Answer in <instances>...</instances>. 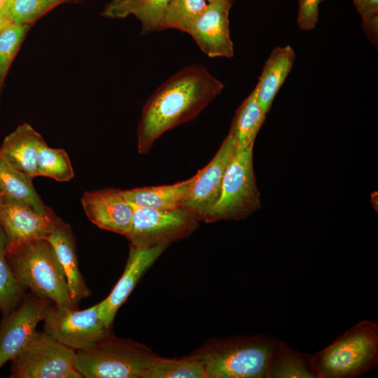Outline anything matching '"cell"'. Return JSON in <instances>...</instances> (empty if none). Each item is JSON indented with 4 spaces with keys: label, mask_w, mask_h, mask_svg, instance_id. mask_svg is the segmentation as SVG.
I'll list each match as a JSON object with an SVG mask.
<instances>
[{
    "label": "cell",
    "mask_w": 378,
    "mask_h": 378,
    "mask_svg": "<svg viewBox=\"0 0 378 378\" xmlns=\"http://www.w3.org/2000/svg\"><path fill=\"white\" fill-rule=\"evenodd\" d=\"M224 88L202 65L187 66L165 80L145 103L137 127V150L148 153L166 132L195 118Z\"/></svg>",
    "instance_id": "1"
},
{
    "label": "cell",
    "mask_w": 378,
    "mask_h": 378,
    "mask_svg": "<svg viewBox=\"0 0 378 378\" xmlns=\"http://www.w3.org/2000/svg\"><path fill=\"white\" fill-rule=\"evenodd\" d=\"M276 340L264 335L212 338L190 355L207 378H265Z\"/></svg>",
    "instance_id": "2"
},
{
    "label": "cell",
    "mask_w": 378,
    "mask_h": 378,
    "mask_svg": "<svg viewBox=\"0 0 378 378\" xmlns=\"http://www.w3.org/2000/svg\"><path fill=\"white\" fill-rule=\"evenodd\" d=\"M312 365L316 378H354L378 363V325L362 320L314 354Z\"/></svg>",
    "instance_id": "3"
},
{
    "label": "cell",
    "mask_w": 378,
    "mask_h": 378,
    "mask_svg": "<svg viewBox=\"0 0 378 378\" xmlns=\"http://www.w3.org/2000/svg\"><path fill=\"white\" fill-rule=\"evenodd\" d=\"M12 272L25 290L51 303L76 308L66 278L50 243L46 239L27 241L7 251Z\"/></svg>",
    "instance_id": "4"
},
{
    "label": "cell",
    "mask_w": 378,
    "mask_h": 378,
    "mask_svg": "<svg viewBox=\"0 0 378 378\" xmlns=\"http://www.w3.org/2000/svg\"><path fill=\"white\" fill-rule=\"evenodd\" d=\"M160 356L144 344L112 332L76 351V366L85 378H146Z\"/></svg>",
    "instance_id": "5"
},
{
    "label": "cell",
    "mask_w": 378,
    "mask_h": 378,
    "mask_svg": "<svg viewBox=\"0 0 378 378\" xmlns=\"http://www.w3.org/2000/svg\"><path fill=\"white\" fill-rule=\"evenodd\" d=\"M253 145L236 151L225 170L218 201L205 220H241L259 210L261 206L253 170Z\"/></svg>",
    "instance_id": "6"
},
{
    "label": "cell",
    "mask_w": 378,
    "mask_h": 378,
    "mask_svg": "<svg viewBox=\"0 0 378 378\" xmlns=\"http://www.w3.org/2000/svg\"><path fill=\"white\" fill-rule=\"evenodd\" d=\"M76 351L44 331H36L13 358L11 378H83L76 366Z\"/></svg>",
    "instance_id": "7"
},
{
    "label": "cell",
    "mask_w": 378,
    "mask_h": 378,
    "mask_svg": "<svg viewBox=\"0 0 378 378\" xmlns=\"http://www.w3.org/2000/svg\"><path fill=\"white\" fill-rule=\"evenodd\" d=\"M199 222L191 214L180 207L155 209L134 207L131 231L126 237L130 245L138 247H168L190 236Z\"/></svg>",
    "instance_id": "8"
},
{
    "label": "cell",
    "mask_w": 378,
    "mask_h": 378,
    "mask_svg": "<svg viewBox=\"0 0 378 378\" xmlns=\"http://www.w3.org/2000/svg\"><path fill=\"white\" fill-rule=\"evenodd\" d=\"M43 330L62 344L81 351L111 332L99 314V303L83 309L52 304L43 319Z\"/></svg>",
    "instance_id": "9"
},
{
    "label": "cell",
    "mask_w": 378,
    "mask_h": 378,
    "mask_svg": "<svg viewBox=\"0 0 378 378\" xmlns=\"http://www.w3.org/2000/svg\"><path fill=\"white\" fill-rule=\"evenodd\" d=\"M235 153L234 141L228 134L213 159L195 174L181 208L198 221L205 222L218 201L225 170Z\"/></svg>",
    "instance_id": "10"
},
{
    "label": "cell",
    "mask_w": 378,
    "mask_h": 378,
    "mask_svg": "<svg viewBox=\"0 0 378 378\" xmlns=\"http://www.w3.org/2000/svg\"><path fill=\"white\" fill-rule=\"evenodd\" d=\"M33 293L24 295L20 304L0 323V369L27 345L43 321L52 304Z\"/></svg>",
    "instance_id": "11"
},
{
    "label": "cell",
    "mask_w": 378,
    "mask_h": 378,
    "mask_svg": "<svg viewBox=\"0 0 378 378\" xmlns=\"http://www.w3.org/2000/svg\"><path fill=\"white\" fill-rule=\"evenodd\" d=\"M62 220L52 211L39 214L29 205L3 195L0 225L7 239V251L27 241L47 239Z\"/></svg>",
    "instance_id": "12"
},
{
    "label": "cell",
    "mask_w": 378,
    "mask_h": 378,
    "mask_svg": "<svg viewBox=\"0 0 378 378\" xmlns=\"http://www.w3.org/2000/svg\"><path fill=\"white\" fill-rule=\"evenodd\" d=\"M81 204L88 219L99 228L127 237L132 228L134 206L122 190L106 188L83 193Z\"/></svg>",
    "instance_id": "13"
},
{
    "label": "cell",
    "mask_w": 378,
    "mask_h": 378,
    "mask_svg": "<svg viewBox=\"0 0 378 378\" xmlns=\"http://www.w3.org/2000/svg\"><path fill=\"white\" fill-rule=\"evenodd\" d=\"M164 246H130L124 271L110 294L99 302V314L103 323L111 328L115 316L146 272L166 250Z\"/></svg>",
    "instance_id": "14"
},
{
    "label": "cell",
    "mask_w": 378,
    "mask_h": 378,
    "mask_svg": "<svg viewBox=\"0 0 378 378\" xmlns=\"http://www.w3.org/2000/svg\"><path fill=\"white\" fill-rule=\"evenodd\" d=\"M231 6L232 4L227 2L208 3L188 32L209 57L234 56L229 23Z\"/></svg>",
    "instance_id": "15"
},
{
    "label": "cell",
    "mask_w": 378,
    "mask_h": 378,
    "mask_svg": "<svg viewBox=\"0 0 378 378\" xmlns=\"http://www.w3.org/2000/svg\"><path fill=\"white\" fill-rule=\"evenodd\" d=\"M55 251L66 278L71 301L76 308L78 303L88 298L91 290L88 287L78 267L76 237L68 223L62 220L47 237Z\"/></svg>",
    "instance_id": "16"
},
{
    "label": "cell",
    "mask_w": 378,
    "mask_h": 378,
    "mask_svg": "<svg viewBox=\"0 0 378 378\" xmlns=\"http://www.w3.org/2000/svg\"><path fill=\"white\" fill-rule=\"evenodd\" d=\"M46 144L30 125L23 123L5 137L0 146V156L10 166L34 178L36 177L38 151Z\"/></svg>",
    "instance_id": "17"
},
{
    "label": "cell",
    "mask_w": 378,
    "mask_h": 378,
    "mask_svg": "<svg viewBox=\"0 0 378 378\" xmlns=\"http://www.w3.org/2000/svg\"><path fill=\"white\" fill-rule=\"evenodd\" d=\"M295 58L293 48L288 45L276 47L265 63L255 87L258 104L267 115L273 101L290 72Z\"/></svg>",
    "instance_id": "18"
},
{
    "label": "cell",
    "mask_w": 378,
    "mask_h": 378,
    "mask_svg": "<svg viewBox=\"0 0 378 378\" xmlns=\"http://www.w3.org/2000/svg\"><path fill=\"white\" fill-rule=\"evenodd\" d=\"M195 175L172 185L135 188L122 190L126 200L134 207L174 209L181 207Z\"/></svg>",
    "instance_id": "19"
},
{
    "label": "cell",
    "mask_w": 378,
    "mask_h": 378,
    "mask_svg": "<svg viewBox=\"0 0 378 378\" xmlns=\"http://www.w3.org/2000/svg\"><path fill=\"white\" fill-rule=\"evenodd\" d=\"M169 0H111L102 15L109 18H125L134 15L141 23V33L160 31Z\"/></svg>",
    "instance_id": "20"
},
{
    "label": "cell",
    "mask_w": 378,
    "mask_h": 378,
    "mask_svg": "<svg viewBox=\"0 0 378 378\" xmlns=\"http://www.w3.org/2000/svg\"><path fill=\"white\" fill-rule=\"evenodd\" d=\"M311 358L312 354L296 351L276 339L265 378H316Z\"/></svg>",
    "instance_id": "21"
},
{
    "label": "cell",
    "mask_w": 378,
    "mask_h": 378,
    "mask_svg": "<svg viewBox=\"0 0 378 378\" xmlns=\"http://www.w3.org/2000/svg\"><path fill=\"white\" fill-rule=\"evenodd\" d=\"M265 117L266 115L258 104L255 90L253 89L237 110L228 133L234 141L236 151L254 144Z\"/></svg>",
    "instance_id": "22"
},
{
    "label": "cell",
    "mask_w": 378,
    "mask_h": 378,
    "mask_svg": "<svg viewBox=\"0 0 378 378\" xmlns=\"http://www.w3.org/2000/svg\"><path fill=\"white\" fill-rule=\"evenodd\" d=\"M29 175L8 164L0 156V190L3 195L24 203L39 214H49L47 206L36 192Z\"/></svg>",
    "instance_id": "23"
},
{
    "label": "cell",
    "mask_w": 378,
    "mask_h": 378,
    "mask_svg": "<svg viewBox=\"0 0 378 378\" xmlns=\"http://www.w3.org/2000/svg\"><path fill=\"white\" fill-rule=\"evenodd\" d=\"M25 290L16 281L7 258V239L0 225V312L9 315L22 302Z\"/></svg>",
    "instance_id": "24"
},
{
    "label": "cell",
    "mask_w": 378,
    "mask_h": 378,
    "mask_svg": "<svg viewBox=\"0 0 378 378\" xmlns=\"http://www.w3.org/2000/svg\"><path fill=\"white\" fill-rule=\"evenodd\" d=\"M207 4L206 0H169L160 31L174 29L188 33Z\"/></svg>",
    "instance_id": "25"
},
{
    "label": "cell",
    "mask_w": 378,
    "mask_h": 378,
    "mask_svg": "<svg viewBox=\"0 0 378 378\" xmlns=\"http://www.w3.org/2000/svg\"><path fill=\"white\" fill-rule=\"evenodd\" d=\"M36 176H46L59 182L71 181L74 172L66 151L50 148L47 144L43 145L37 156Z\"/></svg>",
    "instance_id": "26"
},
{
    "label": "cell",
    "mask_w": 378,
    "mask_h": 378,
    "mask_svg": "<svg viewBox=\"0 0 378 378\" xmlns=\"http://www.w3.org/2000/svg\"><path fill=\"white\" fill-rule=\"evenodd\" d=\"M146 378H207L201 363L188 355L181 358L160 357Z\"/></svg>",
    "instance_id": "27"
},
{
    "label": "cell",
    "mask_w": 378,
    "mask_h": 378,
    "mask_svg": "<svg viewBox=\"0 0 378 378\" xmlns=\"http://www.w3.org/2000/svg\"><path fill=\"white\" fill-rule=\"evenodd\" d=\"M29 28L9 22L0 30V89Z\"/></svg>",
    "instance_id": "28"
},
{
    "label": "cell",
    "mask_w": 378,
    "mask_h": 378,
    "mask_svg": "<svg viewBox=\"0 0 378 378\" xmlns=\"http://www.w3.org/2000/svg\"><path fill=\"white\" fill-rule=\"evenodd\" d=\"M71 0H13L10 10V22L30 26L55 6Z\"/></svg>",
    "instance_id": "29"
},
{
    "label": "cell",
    "mask_w": 378,
    "mask_h": 378,
    "mask_svg": "<svg viewBox=\"0 0 378 378\" xmlns=\"http://www.w3.org/2000/svg\"><path fill=\"white\" fill-rule=\"evenodd\" d=\"M323 0H299L297 22L302 31L315 28L319 15V4Z\"/></svg>",
    "instance_id": "30"
},
{
    "label": "cell",
    "mask_w": 378,
    "mask_h": 378,
    "mask_svg": "<svg viewBox=\"0 0 378 378\" xmlns=\"http://www.w3.org/2000/svg\"><path fill=\"white\" fill-rule=\"evenodd\" d=\"M363 22L378 17V0H353Z\"/></svg>",
    "instance_id": "31"
},
{
    "label": "cell",
    "mask_w": 378,
    "mask_h": 378,
    "mask_svg": "<svg viewBox=\"0 0 378 378\" xmlns=\"http://www.w3.org/2000/svg\"><path fill=\"white\" fill-rule=\"evenodd\" d=\"M363 26L364 31L370 40L373 43L377 42V27H378V17L371 20L363 21Z\"/></svg>",
    "instance_id": "32"
},
{
    "label": "cell",
    "mask_w": 378,
    "mask_h": 378,
    "mask_svg": "<svg viewBox=\"0 0 378 378\" xmlns=\"http://www.w3.org/2000/svg\"><path fill=\"white\" fill-rule=\"evenodd\" d=\"M13 0H0V18L10 20V10Z\"/></svg>",
    "instance_id": "33"
},
{
    "label": "cell",
    "mask_w": 378,
    "mask_h": 378,
    "mask_svg": "<svg viewBox=\"0 0 378 378\" xmlns=\"http://www.w3.org/2000/svg\"><path fill=\"white\" fill-rule=\"evenodd\" d=\"M208 3H213V2H227L232 4L234 0H206Z\"/></svg>",
    "instance_id": "34"
},
{
    "label": "cell",
    "mask_w": 378,
    "mask_h": 378,
    "mask_svg": "<svg viewBox=\"0 0 378 378\" xmlns=\"http://www.w3.org/2000/svg\"><path fill=\"white\" fill-rule=\"evenodd\" d=\"M9 20H7L6 19L0 18V30L2 29V27L6 25L7 23H8Z\"/></svg>",
    "instance_id": "35"
},
{
    "label": "cell",
    "mask_w": 378,
    "mask_h": 378,
    "mask_svg": "<svg viewBox=\"0 0 378 378\" xmlns=\"http://www.w3.org/2000/svg\"><path fill=\"white\" fill-rule=\"evenodd\" d=\"M2 200H3V194L0 190V206L1 204V202H2Z\"/></svg>",
    "instance_id": "36"
}]
</instances>
